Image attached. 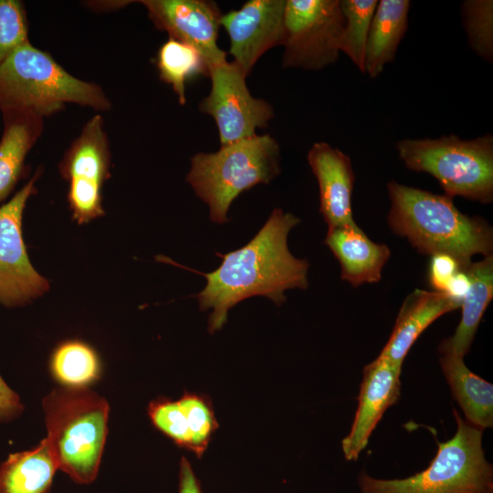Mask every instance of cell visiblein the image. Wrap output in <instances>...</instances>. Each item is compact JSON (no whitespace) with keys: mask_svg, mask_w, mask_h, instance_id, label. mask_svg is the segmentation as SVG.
Segmentation results:
<instances>
[{"mask_svg":"<svg viewBox=\"0 0 493 493\" xmlns=\"http://www.w3.org/2000/svg\"><path fill=\"white\" fill-rule=\"evenodd\" d=\"M300 219L280 208L270 216L244 246L226 254L216 253L221 265L212 272H194L204 276L205 287L195 295L199 308L212 309L208 330H220L226 322L228 310L238 302L262 296L281 305L288 289H306L309 286V262L295 257L288 247V236Z\"/></svg>","mask_w":493,"mask_h":493,"instance_id":"1","label":"cell"},{"mask_svg":"<svg viewBox=\"0 0 493 493\" xmlns=\"http://www.w3.org/2000/svg\"><path fill=\"white\" fill-rule=\"evenodd\" d=\"M387 191L389 226L419 253L450 255L460 268L470 264L475 255L492 254L491 226L481 217L461 213L453 198L395 181L387 184Z\"/></svg>","mask_w":493,"mask_h":493,"instance_id":"2","label":"cell"},{"mask_svg":"<svg viewBox=\"0 0 493 493\" xmlns=\"http://www.w3.org/2000/svg\"><path fill=\"white\" fill-rule=\"evenodd\" d=\"M108 111L112 104L97 83L68 72L47 52L29 40L19 46L0 65V110L28 109L47 117L67 104Z\"/></svg>","mask_w":493,"mask_h":493,"instance_id":"3","label":"cell"},{"mask_svg":"<svg viewBox=\"0 0 493 493\" xmlns=\"http://www.w3.org/2000/svg\"><path fill=\"white\" fill-rule=\"evenodd\" d=\"M42 404L45 438L58 468L75 483H92L99 473L108 434V402L87 388L63 387L49 393Z\"/></svg>","mask_w":493,"mask_h":493,"instance_id":"4","label":"cell"},{"mask_svg":"<svg viewBox=\"0 0 493 493\" xmlns=\"http://www.w3.org/2000/svg\"><path fill=\"white\" fill-rule=\"evenodd\" d=\"M280 148L270 135H256L191 158L187 183L207 204L212 222L225 224L234 200L254 186L269 184L280 173Z\"/></svg>","mask_w":493,"mask_h":493,"instance_id":"5","label":"cell"},{"mask_svg":"<svg viewBox=\"0 0 493 493\" xmlns=\"http://www.w3.org/2000/svg\"><path fill=\"white\" fill-rule=\"evenodd\" d=\"M455 435L439 442L430 464L404 478L358 476L360 493H493V467L482 446L483 430L468 424L454 409Z\"/></svg>","mask_w":493,"mask_h":493,"instance_id":"6","label":"cell"},{"mask_svg":"<svg viewBox=\"0 0 493 493\" xmlns=\"http://www.w3.org/2000/svg\"><path fill=\"white\" fill-rule=\"evenodd\" d=\"M399 158L417 173L440 184L445 194L482 204L493 200V136L462 140L455 134L438 139H405L396 144Z\"/></svg>","mask_w":493,"mask_h":493,"instance_id":"7","label":"cell"},{"mask_svg":"<svg viewBox=\"0 0 493 493\" xmlns=\"http://www.w3.org/2000/svg\"><path fill=\"white\" fill-rule=\"evenodd\" d=\"M110 165L104 119L96 113L84 124L58 163L60 175L68 183V208L77 224H88L105 215L102 189L110 177Z\"/></svg>","mask_w":493,"mask_h":493,"instance_id":"8","label":"cell"},{"mask_svg":"<svg viewBox=\"0 0 493 493\" xmlns=\"http://www.w3.org/2000/svg\"><path fill=\"white\" fill-rule=\"evenodd\" d=\"M340 0H286L282 68L320 70L340 56Z\"/></svg>","mask_w":493,"mask_h":493,"instance_id":"9","label":"cell"},{"mask_svg":"<svg viewBox=\"0 0 493 493\" xmlns=\"http://www.w3.org/2000/svg\"><path fill=\"white\" fill-rule=\"evenodd\" d=\"M209 94L199 103L202 113L210 115L217 127L221 146L257 135L275 116L272 105L255 98L246 85V74L235 61L209 66Z\"/></svg>","mask_w":493,"mask_h":493,"instance_id":"10","label":"cell"},{"mask_svg":"<svg viewBox=\"0 0 493 493\" xmlns=\"http://www.w3.org/2000/svg\"><path fill=\"white\" fill-rule=\"evenodd\" d=\"M43 170L0 206V305L24 306L49 290V281L32 265L23 237V214L28 199L37 194L36 182Z\"/></svg>","mask_w":493,"mask_h":493,"instance_id":"11","label":"cell"},{"mask_svg":"<svg viewBox=\"0 0 493 493\" xmlns=\"http://www.w3.org/2000/svg\"><path fill=\"white\" fill-rule=\"evenodd\" d=\"M286 0H249L223 14L220 24L229 37V53L248 75L269 49L283 46Z\"/></svg>","mask_w":493,"mask_h":493,"instance_id":"12","label":"cell"},{"mask_svg":"<svg viewBox=\"0 0 493 493\" xmlns=\"http://www.w3.org/2000/svg\"><path fill=\"white\" fill-rule=\"evenodd\" d=\"M153 26L169 37L184 42L201 52L208 66L226 60L217 45L223 16L208 0H141Z\"/></svg>","mask_w":493,"mask_h":493,"instance_id":"13","label":"cell"},{"mask_svg":"<svg viewBox=\"0 0 493 493\" xmlns=\"http://www.w3.org/2000/svg\"><path fill=\"white\" fill-rule=\"evenodd\" d=\"M401 373V364L380 356L364 366L354 419L341 441L346 460L359 457L385 411L398 401Z\"/></svg>","mask_w":493,"mask_h":493,"instance_id":"14","label":"cell"},{"mask_svg":"<svg viewBox=\"0 0 493 493\" xmlns=\"http://www.w3.org/2000/svg\"><path fill=\"white\" fill-rule=\"evenodd\" d=\"M307 160L320 193V212L328 229L356 224L351 196L355 175L351 158L327 142L312 144Z\"/></svg>","mask_w":493,"mask_h":493,"instance_id":"15","label":"cell"},{"mask_svg":"<svg viewBox=\"0 0 493 493\" xmlns=\"http://www.w3.org/2000/svg\"><path fill=\"white\" fill-rule=\"evenodd\" d=\"M461 303L435 290L415 289L403 302L393 331L379 356L403 365L409 350L435 320Z\"/></svg>","mask_w":493,"mask_h":493,"instance_id":"16","label":"cell"},{"mask_svg":"<svg viewBox=\"0 0 493 493\" xmlns=\"http://www.w3.org/2000/svg\"><path fill=\"white\" fill-rule=\"evenodd\" d=\"M3 132L0 139V206L28 172L26 159L44 130V117L28 109L1 111Z\"/></svg>","mask_w":493,"mask_h":493,"instance_id":"17","label":"cell"},{"mask_svg":"<svg viewBox=\"0 0 493 493\" xmlns=\"http://www.w3.org/2000/svg\"><path fill=\"white\" fill-rule=\"evenodd\" d=\"M325 244L341 265V277L352 286L377 283L391 251L372 241L356 225L328 229Z\"/></svg>","mask_w":493,"mask_h":493,"instance_id":"18","label":"cell"},{"mask_svg":"<svg viewBox=\"0 0 493 493\" xmlns=\"http://www.w3.org/2000/svg\"><path fill=\"white\" fill-rule=\"evenodd\" d=\"M470 279L469 288L461 302V319L454 334L443 341L438 351L462 358L468 352L480 320L493 298V256L471 262L463 267Z\"/></svg>","mask_w":493,"mask_h":493,"instance_id":"19","label":"cell"},{"mask_svg":"<svg viewBox=\"0 0 493 493\" xmlns=\"http://www.w3.org/2000/svg\"><path fill=\"white\" fill-rule=\"evenodd\" d=\"M408 0L378 1L365 48L364 73L377 78L392 62L408 28Z\"/></svg>","mask_w":493,"mask_h":493,"instance_id":"20","label":"cell"},{"mask_svg":"<svg viewBox=\"0 0 493 493\" xmlns=\"http://www.w3.org/2000/svg\"><path fill=\"white\" fill-rule=\"evenodd\" d=\"M442 372L459 404L466 421L484 430L493 425V385L471 372L464 358L443 353L439 358Z\"/></svg>","mask_w":493,"mask_h":493,"instance_id":"21","label":"cell"},{"mask_svg":"<svg viewBox=\"0 0 493 493\" xmlns=\"http://www.w3.org/2000/svg\"><path fill=\"white\" fill-rule=\"evenodd\" d=\"M58 469L44 438L31 450L10 454L0 465V493H47Z\"/></svg>","mask_w":493,"mask_h":493,"instance_id":"22","label":"cell"},{"mask_svg":"<svg viewBox=\"0 0 493 493\" xmlns=\"http://www.w3.org/2000/svg\"><path fill=\"white\" fill-rule=\"evenodd\" d=\"M155 65L160 79L171 86L181 105L186 103L187 82L198 76L208 77L209 66L201 52L172 37L159 47Z\"/></svg>","mask_w":493,"mask_h":493,"instance_id":"23","label":"cell"},{"mask_svg":"<svg viewBox=\"0 0 493 493\" xmlns=\"http://www.w3.org/2000/svg\"><path fill=\"white\" fill-rule=\"evenodd\" d=\"M54 378L65 388H87L98 379L100 362L95 350L86 342L69 340L61 342L50 358Z\"/></svg>","mask_w":493,"mask_h":493,"instance_id":"24","label":"cell"},{"mask_svg":"<svg viewBox=\"0 0 493 493\" xmlns=\"http://www.w3.org/2000/svg\"><path fill=\"white\" fill-rule=\"evenodd\" d=\"M377 0H340L344 19L340 50L364 73L365 48Z\"/></svg>","mask_w":493,"mask_h":493,"instance_id":"25","label":"cell"},{"mask_svg":"<svg viewBox=\"0 0 493 493\" xmlns=\"http://www.w3.org/2000/svg\"><path fill=\"white\" fill-rule=\"evenodd\" d=\"M463 25L475 53L491 63L493 60V1L467 0L461 5Z\"/></svg>","mask_w":493,"mask_h":493,"instance_id":"26","label":"cell"},{"mask_svg":"<svg viewBox=\"0 0 493 493\" xmlns=\"http://www.w3.org/2000/svg\"><path fill=\"white\" fill-rule=\"evenodd\" d=\"M28 41V20L23 2L0 0V65Z\"/></svg>","mask_w":493,"mask_h":493,"instance_id":"27","label":"cell"},{"mask_svg":"<svg viewBox=\"0 0 493 493\" xmlns=\"http://www.w3.org/2000/svg\"><path fill=\"white\" fill-rule=\"evenodd\" d=\"M178 402L191 433L192 451L200 457L217 427L213 411L206 401L195 394L186 393Z\"/></svg>","mask_w":493,"mask_h":493,"instance_id":"28","label":"cell"},{"mask_svg":"<svg viewBox=\"0 0 493 493\" xmlns=\"http://www.w3.org/2000/svg\"><path fill=\"white\" fill-rule=\"evenodd\" d=\"M149 415L154 426L177 446L192 450L191 433L178 401H154L150 404Z\"/></svg>","mask_w":493,"mask_h":493,"instance_id":"29","label":"cell"},{"mask_svg":"<svg viewBox=\"0 0 493 493\" xmlns=\"http://www.w3.org/2000/svg\"><path fill=\"white\" fill-rule=\"evenodd\" d=\"M459 269L458 261L452 256L447 254L433 255L428 270V279L433 290L445 293L449 282Z\"/></svg>","mask_w":493,"mask_h":493,"instance_id":"30","label":"cell"},{"mask_svg":"<svg viewBox=\"0 0 493 493\" xmlns=\"http://www.w3.org/2000/svg\"><path fill=\"white\" fill-rule=\"evenodd\" d=\"M24 406L18 394L12 390L0 375V423L17 417Z\"/></svg>","mask_w":493,"mask_h":493,"instance_id":"31","label":"cell"},{"mask_svg":"<svg viewBox=\"0 0 493 493\" xmlns=\"http://www.w3.org/2000/svg\"><path fill=\"white\" fill-rule=\"evenodd\" d=\"M179 493H203L189 461L183 457L180 463Z\"/></svg>","mask_w":493,"mask_h":493,"instance_id":"32","label":"cell"},{"mask_svg":"<svg viewBox=\"0 0 493 493\" xmlns=\"http://www.w3.org/2000/svg\"><path fill=\"white\" fill-rule=\"evenodd\" d=\"M470 286V279L467 272L460 268L449 282L446 294L456 301L462 302Z\"/></svg>","mask_w":493,"mask_h":493,"instance_id":"33","label":"cell"},{"mask_svg":"<svg viewBox=\"0 0 493 493\" xmlns=\"http://www.w3.org/2000/svg\"><path fill=\"white\" fill-rule=\"evenodd\" d=\"M134 1L128 0H117V1H89L85 5L93 11L97 12H108L120 10Z\"/></svg>","mask_w":493,"mask_h":493,"instance_id":"34","label":"cell"}]
</instances>
